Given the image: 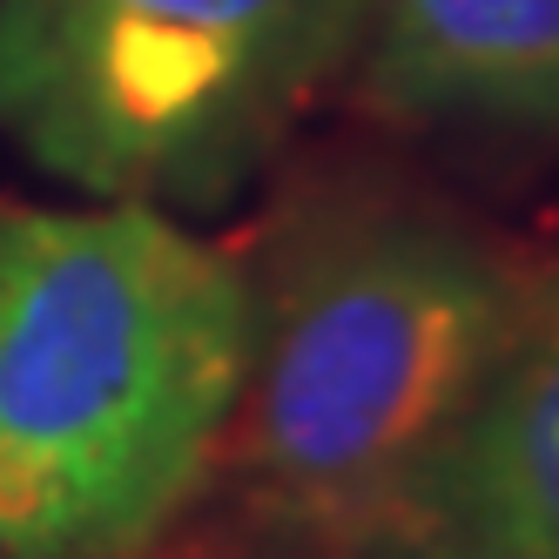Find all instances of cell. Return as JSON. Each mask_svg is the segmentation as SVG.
<instances>
[{"label":"cell","instance_id":"obj_1","mask_svg":"<svg viewBox=\"0 0 559 559\" xmlns=\"http://www.w3.org/2000/svg\"><path fill=\"white\" fill-rule=\"evenodd\" d=\"M250 357L210 486L263 559H365L472 418L533 263L397 182L324 176L243 257Z\"/></svg>","mask_w":559,"mask_h":559},{"label":"cell","instance_id":"obj_2","mask_svg":"<svg viewBox=\"0 0 559 559\" xmlns=\"http://www.w3.org/2000/svg\"><path fill=\"white\" fill-rule=\"evenodd\" d=\"M243 257L148 203H0V559H142L210 492Z\"/></svg>","mask_w":559,"mask_h":559},{"label":"cell","instance_id":"obj_3","mask_svg":"<svg viewBox=\"0 0 559 559\" xmlns=\"http://www.w3.org/2000/svg\"><path fill=\"white\" fill-rule=\"evenodd\" d=\"M371 0H0V135L88 203H236L365 55Z\"/></svg>","mask_w":559,"mask_h":559},{"label":"cell","instance_id":"obj_4","mask_svg":"<svg viewBox=\"0 0 559 559\" xmlns=\"http://www.w3.org/2000/svg\"><path fill=\"white\" fill-rule=\"evenodd\" d=\"M365 559H559V257L533 263L472 418Z\"/></svg>","mask_w":559,"mask_h":559},{"label":"cell","instance_id":"obj_5","mask_svg":"<svg viewBox=\"0 0 559 559\" xmlns=\"http://www.w3.org/2000/svg\"><path fill=\"white\" fill-rule=\"evenodd\" d=\"M365 102L412 129L559 135V0H371Z\"/></svg>","mask_w":559,"mask_h":559}]
</instances>
